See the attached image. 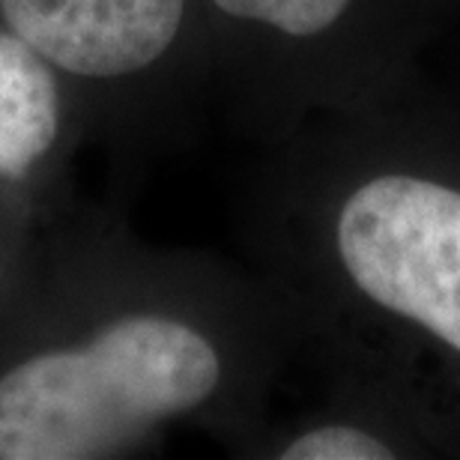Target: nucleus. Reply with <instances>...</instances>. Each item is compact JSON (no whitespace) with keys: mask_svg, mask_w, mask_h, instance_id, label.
<instances>
[{"mask_svg":"<svg viewBox=\"0 0 460 460\" xmlns=\"http://www.w3.org/2000/svg\"><path fill=\"white\" fill-rule=\"evenodd\" d=\"M60 75L0 24V180H24L60 137Z\"/></svg>","mask_w":460,"mask_h":460,"instance_id":"20e7f679","label":"nucleus"},{"mask_svg":"<svg viewBox=\"0 0 460 460\" xmlns=\"http://www.w3.org/2000/svg\"><path fill=\"white\" fill-rule=\"evenodd\" d=\"M239 24L263 27L284 40H317L347 18L356 0H209Z\"/></svg>","mask_w":460,"mask_h":460,"instance_id":"39448f33","label":"nucleus"},{"mask_svg":"<svg viewBox=\"0 0 460 460\" xmlns=\"http://www.w3.org/2000/svg\"><path fill=\"white\" fill-rule=\"evenodd\" d=\"M349 284L385 314L460 356V189L385 171L349 191L335 218Z\"/></svg>","mask_w":460,"mask_h":460,"instance_id":"f03ea898","label":"nucleus"},{"mask_svg":"<svg viewBox=\"0 0 460 460\" xmlns=\"http://www.w3.org/2000/svg\"><path fill=\"white\" fill-rule=\"evenodd\" d=\"M225 358L168 311H123L0 371V460L105 457L222 389Z\"/></svg>","mask_w":460,"mask_h":460,"instance_id":"f257e3e1","label":"nucleus"},{"mask_svg":"<svg viewBox=\"0 0 460 460\" xmlns=\"http://www.w3.org/2000/svg\"><path fill=\"white\" fill-rule=\"evenodd\" d=\"M284 460H385L394 457L389 443L356 425H323L293 437L281 448Z\"/></svg>","mask_w":460,"mask_h":460,"instance_id":"423d86ee","label":"nucleus"},{"mask_svg":"<svg viewBox=\"0 0 460 460\" xmlns=\"http://www.w3.org/2000/svg\"><path fill=\"white\" fill-rule=\"evenodd\" d=\"M189 18V0H0V24L58 75L126 81L162 63Z\"/></svg>","mask_w":460,"mask_h":460,"instance_id":"7ed1b4c3","label":"nucleus"}]
</instances>
